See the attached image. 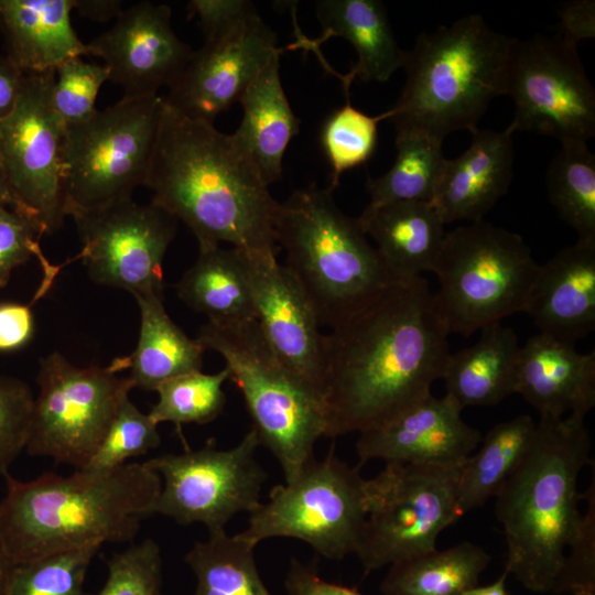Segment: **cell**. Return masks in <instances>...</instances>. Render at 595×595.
<instances>
[{
	"label": "cell",
	"mask_w": 595,
	"mask_h": 595,
	"mask_svg": "<svg viewBox=\"0 0 595 595\" xmlns=\"http://www.w3.org/2000/svg\"><path fill=\"white\" fill-rule=\"evenodd\" d=\"M513 393L540 416L585 418L595 405V351L581 354L570 344L545 334L520 347Z\"/></svg>",
	"instance_id": "obj_22"
},
{
	"label": "cell",
	"mask_w": 595,
	"mask_h": 595,
	"mask_svg": "<svg viewBox=\"0 0 595 595\" xmlns=\"http://www.w3.org/2000/svg\"><path fill=\"white\" fill-rule=\"evenodd\" d=\"M36 381L28 454L83 468L133 388L131 382L109 366H74L57 351L40 359Z\"/></svg>",
	"instance_id": "obj_12"
},
{
	"label": "cell",
	"mask_w": 595,
	"mask_h": 595,
	"mask_svg": "<svg viewBox=\"0 0 595 595\" xmlns=\"http://www.w3.org/2000/svg\"><path fill=\"white\" fill-rule=\"evenodd\" d=\"M278 51L275 33L257 12L193 51L164 101L191 119L213 123Z\"/></svg>",
	"instance_id": "obj_17"
},
{
	"label": "cell",
	"mask_w": 595,
	"mask_h": 595,
	"mask_svg": "<svg viewBox=\"0 0 595 595\" xmlns=\"http://www.w3.org/2000/svg\"><path fill=\"white\" fill-rule=\"evenodd\" d=\"M490 561L489 554L469 541L389 565L381 582L382 595H462L476 586Z\"/></svg>",
	"instance_id": "obj_31"
},
{
	"label": "cell",
	"mask_w": 595,
	"mask_h": 595,
	"mask_svg": "<svg viewBox=\"0 0 595 595\" xmlns=\"http://www.w3.org/2000/svg\"><path fill=\"white\" fill-rule=\"evenodd\" d=\"M100 548L75 549L15 564L6 595H83L87 570Z\"/></svg>",
	"instance_id": "obj_38"
},
{
	"label": "cell",
	"mask_w": 595,
	"mask_h": 595,
	"mask_svg": "<svg viewBox=\"0 0 595 595\" xmlns=\"http://www.w3.org/2000/svg\"><path fill=\"white\" fill-rule=\"evenodd\" d=\"M288 595H361L354 588L320 577L314 565L293 559L285 578Z\"/></svg>",
	"instance_id": "obj_47"
},
{
	"label": "cell",
	"mask_w": 595,
	"mask_h": 595,
	"mask_svg": "<svg viewBox=\"0 0 595 595\" xmlns=\"http://www.w3.org/2000/svg\"><path fill=\"white\" fill-rule=\"evenodd\" d=\"M506 95L515 101L510 129L551 136L560 142L595 136V90L576 51L560 34L515 39Z\"/></svg>",
	"instance_id": "obj_14"
},
{
	"label": "cell",
	"mask_w": 595,
	"mask_h": 595,
	"mask_svg": "<svg viewBox=\"0 0 595 595\" xmlns=\"http://www.w3.org/2000/svg\"><path fill=\"white\" fill-rule=\"evenodd\" d=\"M448 394H429L385 422L359 433L361 464L370 459L418 465H455L478 447L480 432L462 418Z\"/></svg>",
	"instance_id": "obj_20"
},
{
	"label": "cell",
	"mask_w": 595,
	"mask_h": 595,
	"mask_svg": "<svg viewBox=\"0 0 595 595\" xmlns=\"http://www.w3.org/2000/svg\"><path fill=\"white\" fill-rule=\"evenodd\" d=\"M42 232L25 216L0 205V288H4L12 271L35 257L44 272V280L34 296L42 298L57 275V267L51 264L42 252L40 238Z\"/></svg>",
	"instance_id": "obj_42"
},
{
	"label": "cell",
	"mask_w": 595,
	"mask_h": 595,
	"mask_svg": "<svg viewBox=\"0 0 595 595\" xmlns=\"http://www.w3.org/2000/svg\"><path fill=\"white\" fill-rule=\"evenodd\" d=\"M160 443L158 424L149 413L141 412L127 396L121 400L98 448L80 469L110 470L127 464V459L131 457L147 454Z\"/></svg>",
	"instance_id": "obj_39"
},
{
	"label": "cell",
	"mask_w": 595,
	"mask_h": 595,
	"mask_svg": "<svg viewBox=\"0 0 595 595\" xmlns=\"http://www.w3.org/2000/svg\"><path fill=\"white\" fill-rule=\"evenodd\" d=\"M359 469L332 447L324 459L314 457L292 479L274 486L238 534L253 545L271 538L298 539L331 560L355 554L367 517Z\"/></svg>",
	"instance_id": "obj_10"
},
{
	"label": "cell",
	"mask_w": 595,
	"mask_h": 595,
	"mask_svg": "<svg viewBox=\"0 0 595 595\" xmlns=\"http://www.w3.org/2000/svg\"><path fill=\"white\" fill-rule=\"evenodd\" d=\"M74 9L80 15L98 22L118 18L122 11V1L118 0H74Z\"/></svg>",
	"instance_id": "obj_49"
},
{
	"label": "cell",
	"mask_w": 595,
	"mask_h": 595,
	"mask_svg": "<svg viewBox=\"0 0 595 595\" xmlns=\"http://www.w3.org/2000/svg\"><path fill=\"white\" fill-rule=\"evenodd\" d=\"M1 205V204H0Z\"/></svg>",
	"instance_id": "obj_53"
},
{
	"label": "cell",
	"mask_w": 595,
	"mask_h": 595,
	"mask_svg": "<svg viewBox=\"0 0 595 595\" xmlns=\"http://www.w3.org/2000/svg\"><path fill=\"white\" fill-rule=\"evenodd\" d=\"M548 196L559 216L577 234L595 242V155L585 141L561 142L547 172Z\"/></svg>",
	"instance_id": "obj_35"
},
{
	"label": "cell",
	"mask_w": 595,
	"mask_h": 595,
	"mask_svg": "<svg viewBox=\"0 0 595 595\" xmlns=\"http://www.w3.org/2000/svg\"><path fill=\"white\" fill-rule=\"evenodd\" d=\"M280 53L269 60L240 96L242 120L232 133L268 186L281 178L285 150L299 133V119L280 78Z\"/></svg>",
	"instance_id": "obj_25"
},
{
	"label": "cell",
	"mask_w": 595,
	"mask_h": 595,
	"mask_svg": "<svg viewBox=\"0 0 595 595\" xmlns=\"http://www.w3.org/2000/svg\"><path fill=\"white\" fill-rule=\"evenodd\" d=\"M328 187L311 184L279 204L274 231L320 326L344 323L396 279L367 240L358 218L343 213Z\"/></svg>",
	"instance_id": "obj_6"
},
{
	"label": "cell",
	"mask_w": 595,
	"mask_h": 595,
	"mask_svg": "<svg viewBox=\"0 0 595 595\" xmlns=\"http://www.w3.org/2000/svg\"><path fill=\"white\" fill-rule=\"evenodd\" d=\"M480 331L474 345L448 355L442 375L446 394L463 409L494 405L513 393L520 351L516 333L500 322Z\"/></svg>",
	"instance_id": "obj_29"
},
{
	"label": "cell",
	"mask_w": 595,
	"mask_h": 595,
	"mask_svg": "<svg viewBox=\"0 0 595 595\" xmlns=\"http://www.w3.org/2000/svg\"><path fill=\"white\" fill-rule=\"evenodd\" d=\"M24 76L9 56H0V119L15 107Z\"/></svg>",
	"instance_id": "obj_48"
},
{
	"label": "cell",
	"mask_w": 595,
	"mask_h": 595,
	"mask_svg": "<svg viewBox=\"0 0 595 595\" xmlns=\"http://www.w3.org/2000/svg\"><path fill=\"white\" fill-rule=\"evenodd\" d=\"M537 422L528 414L494 425L475 454L463 463L458 480L462 515L495 497L528 452Z\"/></svg>",
	"instance_id": "obj_32"
},
{
	"label": "cell",
	"mask_w": 595,
	"mask_h": 595,
	"mask_svg": "<svg viewBox=\"0 0 595 595\" xmlns=\"http://www.w3.org/2000/svg\"><path fill=\"white\" fill-rule=\"evenodd\" d=\"M396 160L378 177L367 178L370 196L365 209H375L394 202H431L445 163L443 141L424 132L396 129Z\"/></svg>",
	"instance_id": "obj_33"
},
{
	"label": "cell",
	"mask_w": 595,
	"mask_h": 595,
	"mask_svg": "<svg viewBox=\"0 0 595 595\" xmlns=\"http://www.w3.org/2000/svg\"><path fill=\"white\" fill-rule=\"evenodd\" d=\"M584 419L540 416L528 452L495 496L507 543L505 572L531 592H553L583 518L577 480L593 464Z\"/></svg>",
	"instance_id": "obj_4"
},
{
	"label": "cell",
	"mask_w": 595,
	"mask_h": 595,
	"mask_svg": "<svg viewBox=\"0 0 595 595\" xmlns=\"http://www.w3.org/2000/svg\"><path fill=\"white\" fill-rule=\"evenodd\" d=\"M33 331V314L29 305L0 304V351L23 347L32 338Z\"/></svg>",
	"instance_id": "obj_46"
},
{
	"label": "cell",
	"mask_w": 595,
	"mask_h": 595,
	"mask_svg": "<svg viewBox=\"0 0 595 595\" xmlns=\"http://www.w3.org/2000/svg\"><path fill=\"white\" fill-rule=\"evenodd\" d=\"M316 15L323 28L320 42L340 36L356 51L357 62L340 78L347 98L355 77L383 83L403 67L407 51L398 45L381 1L321 0L316 2Z\"/></svg>",
	"instance_id": "obj_27"
},
{
	"label": "cell",
	"mask_w": 595,
	"mask_h": 595,
	"mask_svg": "<svg viewBox=\"0 0 595 595\" xmlns=\"http://www.w3.org/2000/svg\"><path fill=\"white\" fill-rule=\"evenodd\" d=\"M196 339L224 359L240 390L259 444L280 464L285 482L311 459L325 436L322 399L280 360L256 320L204 324Z\"/></svg>",
	"instance_id": "obj_7"
},
{
	"label": "cell",
	"mask_w": 595,
	"mask_h": 595,
	"mask_svg": "<svg viewBox=\"0 0 595 595\" xmlns=\"http://www.w3.org/2000/svg\"><path fill=\"white\" fill-rule=\"evenodd\" d=\"M140 309L141 324L136 349L109 366L115 371L129 369L127 377L133 388L156 390L175 377L199 371L206 350L190 338L169 316L163 299L158 295L134 298Z\"/></svg>",
	"instance_id": "obj_28"
},
{
	"label": "cell",
	"mask_w": 595,
	"mask_h": 595,
	"mask_svg": "<svg viewBox=\"0 0 595 595\" xmlns=\"http://www.w3.org/2000/svg\"><path fill=\"white\" fill-rule=\"evenodd\" d=\"M228 378V370L224 368L216 374L199 370L170 379L156 388L159 400L149 415L156 424H175L183 439V424L208 423L221 413L226 403L223 385Z\"/></svg>",
	"instance_id": "obj_36"
},
{
	"label": "cell",
	"mask_w": 595,
	"mask_h": 595,
	"mask_svg": "<svg viewBox=\"0 0 595 595\" xmlns=\"http://www.w3.org/2000/svg\"><path fill=\"white\" fill-rule=\"evenodd\" d=\"M0 204L19 213V206L9 186V183L4 173V169L1 162V158H0Z\"/></svg>",
	"instance_id": "obj_52"
},
{
	"label": "cell",
	"mask_w": 595,
	"mask_h": 595,
	"mask_svg": "<svg viewBox=\"0 0 595 595\" xmlns=\"http://www.w3.org/2000/svg\"><path fill=\"white\" fill-rule=\"evenodd\" d=\"M390 273L398 280L433 272L446 231L431 202H394L357 217Z\"/></svg>",
	"instance_id": "obj_26"
},
{
	"label": "cell",
	"mask_w": 595,
	"mask_h": 595,
	"mask_svg": "<svg viewBox=\"0 0 595 595\" xmlns=\"http://www.w3.org/2000/svg\"><path fill=\"white\" fill-rule=\"evenodd\" d=\"M507 573L504 574L494 583L486 586H473L465 589L462 595H507L506 578Z\"/></svg>",
	"instance_id": "obj_51"
},
{
	"label": "cell",
	"mask_w": 595,
	"mask_h": 595,
	"mask_svg": "<svg viewBox=\"0 0 595 595\" xmlns=\"http://www.w3.org/2000/svg\"><path fill=\"white\" fill-rule=\"evenodd\" d=\"M450 331L422 277L399 280L323 337L325 436L360 433L431 394Z\"/></svg>",
	"instance_id": "obj_1"
},
{
	"label": "cell",
	"mask_w": 595,
	"mask_h": 595,
	"mask_svg": "<svg viewBox=\"0 0 595 595\" xmlns=\"http://www.w3.org/2000/svg\"><path fill=\"white\" fill-rule=\"evenodd\" d=\"M468 149L445 160L431 203L444 224L470 223L483 217L502 197L512 180L513 131L475 130Z\"/></svg>",
	"instance_id": "obj_23"
},
{
	"label": "cell",
	"mask_w": 595,
	"mask_h": 595,
	"mask_svg": "<svg viewBox=\"0 0 595 595\" xmlns=\"http://www.w3.org/2000/svg\"><path fill=\"white\" fill-rule=\"evenodd\" d=\"M107 566V580L97 595H162V558L152 539L116 553Z\"/></svg>",
	"instance_id": "obj_41"
},
{
	"label": "cell",
	"mask_w": 595,
	"mask_h": 595,
	"mask_svg": "<svg viewBox=\"0 0 595 595\" xmlns=\"http://www.w3.org/2000/svg\"><path fill=\"white\" fill-rule=\"evenodd\" d=\"M513 41L476 13L421 33L407 51L402 94L383 120L441 141L453 131L474 132L490 101L506 95Z\"/></svg>",
	"instance_id": "obj_5"
},
{
	"label": "cell",
	"mask_w": 595,
	"mask_h": 595,
	"mask_svg": "<svg viewBox=\"0 0 595 595\" xmlns=\"http://www.w3.org/2000/svg\"><path fill=\"white\" fill-rule=\"evenodd\" d=\"M255 547L225 529L194 543L185 555L196 577L193 595H272L259 575Z\"/></svg>",
	"instance_id": "obj_34"
},
{
	"label": "cell",
	"mask_w": 595,
	"mask_h": 595,
	"mask_svg": "<svg viewBox=\"0 0 595 595\" xmlns=\"http://www.w3.org/2000/svg\"><path fill=\"white\" fill-rule=\"evenodd\" d=\"M539 264L523 238L484 220L445 234L433 272L450 331L469 336L523 312Z\"/></svg>",
	"instance_id": "obj_8"
},
{
	"label": "cell",
	"mask_w": 595,
	"mask_h": 595,
	"mask_svg": "<svg viewBox=\"0 0 595 595\" xmlns=\"http://www.w3.org/2000/svg\"><path fill=\"white\" fill-rule=\"evenodd\" d=\"M178 298L213 323L256 320L242 251L199 249L195 263L175 284Z\"/></svg>",
	"instance_id": "obj_30"
},
{
	"label": "cell",
	"mask_w": 595,
	"mask_h": 595,
	"mask_svg": "<svg viewBox=\"0 0 595 595\" xmlns=\"http://www.w3.org/2000/svg\"><path fill=\"white\" fill-rule=\"evenodd\" d=\"M586 510L570 541L554 593L595 595V483L583 494Z\"/></svg>",
	"instance_id": "obj_43"
},
{
	"label": "cell",
	"mask_w": 595,
	"mask_h": 595,
	"mask_svg": "<svg viewBox=\"0 0 595 595\" xmlns=\"http://www.w3.org/2000/svg\"><path fill=\"white\" fill-rule=\"evenodd\" d=\"M82 240V258L99 284L123 289L134 298H164L163 259L177 219L150 203L132 198L69 215Z\"/></svg>",
	"instance_id": "obj_16"
},
{
	"label": "cell",
	"mask_w": 595,
	"mask_h": 595,
	"mask_svg": "<svg viewBox=\"0 0 595 595\" xmlns=\"http://www.w3.org/2000/svg\"><path fill=\"white\" fill-rule=\"evenodd\" d=\"M55 72L25 74L13 110L0 119V158L19 213L42 232L66 215L67 125L53 105Z\"/></svg>",
	"instance_id": "obj_13"
},
{
	"label": "cell",
	"mask_w": 595,
	"mask_h": 595,
	"mask_svg": "<svg viewBox=\"0 0 595 595\" xmlns=\"http://www.w3.org/2000/svg\"><path fill=\"white\" fill-rule=\"evenodd\" d=\"M0 530L15 564L53 553L133 539L161 490L144 463L110 470L44 473L21 482L3 476Z\"/></svg>",
	"instance_id": "obj_3"
},
{
	"label": "cell",
	"mask_w": 595,
	"mask_h": 595,
	"mask_svg": "<svg viewBox=\"0 0 595 595\" xmlns=\"http://www.w3.org/2000/svg\"><path fill=\"white\" fill-rule=\"evenodd\" d=\"M14 563L12 562L0 530V595H6Z\"/></svg>",
	"instance_id": "obj_50"
},
{
	"label": "cell",
	"mask_w": 595,
	"mask_h": 595,
	"mask_svg": "<svg viewBox=\"0 0 595 595\" xmlns=\"http://www.w3.org/2000/svg\"><path fill=\"white\" fill-rule=\"evenodd\" d=\"M523 313L539 333L575 344L595 328V242L565 247L539 264Z\"/></svg>",
	"instance_id": "obj_21"
},
{
	"label": "cell",
	"mask_w": 595,
	"mask_h": 595,
	"mask_svg": "<svg viewBox=\"0 0 595 595\" xmlns=\"http://www.w3.org/2000/svg\"><path fill=\"white\" fill-rule=\"evenodd\" d=\"M144 186L152 204L185 223L199 249L228 242L248 256L277 260L280 203L232 134L164 101Z\"/></svg>",
	"instance_id": "obj_2"
},
{
	"label": "cell",
	"mask_w": 595,
	"mask_h": 595,
	"mask_svg": "<svg viewBox=\"0 0 595 595\" xmlns=\"http://www.w3.org/2000/svg\"><path fill=\"white\" fill-rule=\"evenodd\" d=\"M187 10L188 19L197 18L205 41L217 37L257 13L255 4L248 0H192Z\"/></svg>",
	"instance_id": "obj_45"
},
{
	"label": "cell",
	"mask_w": 595,
	"mask_h": 595,
	"mask_svg": "<svg viewBox=\"0 0 595 595\" xmlns=\"http://www.w3.org/2000/svg\"><path fill=\"white\" fill-rule=\"evenodd\" d=\"M171 9L139 2L122 10L107 32L87 43L88 55L100 57L109 80L123 97L158 95L180 76L193 50L174 33Z\"/></svg>",
	"instance_id": "obj_18"
},
{
	"label": "cell",
	"mask_w": 595,
	"mask_h": 595,
	"mask_svg": "<svg viewBox=\"0 0 595 595\" xmlns=\"http://www.w3.org/2000/svg\"><path fill=\"white\" fill-rule=\"evenodd\" d=\"M463 463H387L366 479L367 517L355 553L365 574L436 549L441 532L463 516L457 495Z\"/></svg>",
	"instance_id": "obj_11"
},
{
	"label": "cell",
	"mask_w": 595,
	"mask_h": 595,
	"mask_svg": "<svg viewBox=\"0 0 595 595\" xmlns=\"http://www.w3.org/2000/svg\"><path fill=\"white\" fill-rule=\"evenodd\" d=\"M109 80L105 65L74 57L55 71L53 105L67 126L87 120L96 112L95 101L102 84Z\"/></svg>",
	"instance_id": "obj_40"
},
{
	"label": "cell",
	"mask_w": 595,
	"mask_h": 595,
	"mask_svg": "<svg viewBox=\"0 0 595 595\" xmlns=\"http://www.w3.org/2000/svg\"><path fill=\"white\" fill-rule=\"evenodd\" d=\"M260 446L251 429L234 447L216 448L213 441L198 450L164 454L145 464L163 483L151 515L180 524L199 522L208 532L225 529L240 512H251L260 501L267 473L256 459Z\"/></svg>",
	"instance_id": "obj_15"
},
{
	"label": "cell",
	"mask_w": 595,
	"mask_h": 595,
	"mask_svg": "<svg viewBox=\"0 0 595 595\" xmlns=\"http://www.w3.org/2000/svg\"><path fill=\"white\" fill-rule=\"evenodd\" d=\"M381 120L382 115L369 116L354 107L349 99L326 118L320 141L331 166L329 190L336 188L344 172L364 165L372 156Z\"/></svg>",
	"instance_id": "obj_37"
},
{
	"label": "cell",
	"mask_w": 595,
	"mask_h": 595,
	"mask_svg": "<svg viewBox=\"0 0 595 595\" xmlns=\"http://www.w3.org/2000/svg\"><path fill=\"white\" fill-rule=\"evenodd\" d=\"M242 256L263 336L285 367L322 399L324 334L313 307L285 266Z\"/></svg>",
	"instance_id": "obj_19"
},
{
	"label": "cell",
	"mask_w": 595,
	"mask_h": 595,
	"mask_svg": "<svg viewBox=\"0 0 595 595\" xmlns=\"http://www.w3.org/2000/svg\"><path fill=\"white\" fill-rule=\"evenodd\" d=\"M73 9L74 0H0L7 56L24 74H39L88 55L71 23Z\"/></svg>",
	"instance_id": "obj_24"
},
{
	"label": "cell",
	"mask_w": 595,
	"mask_h": 595,
	"mask_svg": "<svg viewBox=\"0 0 595 595\" xmlns=\"http://www.w3.org/2000/svg\"><path fill=\"white\" fill-rule=\"evenodd\" d=\"M34 397L29 386L14 378L0 377V475L25 450Z\"/></svg>",
	"instance_id": "obj_44"
},
{
	"label": "cell",
	"mask_w": 595,
	"mask_h": 595,
	"mask_svg": "<svg viewBox=\"0 0 595 595\" xmlns=\"http://www.w3.org/2000/svg\"><path fill=\"white\" fill-rule=\"evenodd\" d=\"M164 98L122 97L87 120L67 126L66 215L131 198L144 185Z\"/></svg>",
	"instance_id": "obj_9"
}]
</instances>
